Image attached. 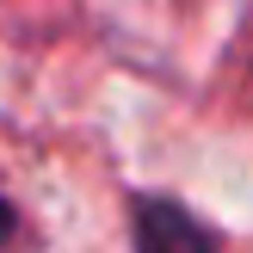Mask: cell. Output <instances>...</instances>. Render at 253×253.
Returning <instances> with one entry per match:
<instances>
[{"instance_id": "6da1fadb", "label": "cell", "mask_w": 253, "mask_h": 253, "mask_svg": "<svg viewBox=\"0 0 253 253\" xmlns=\"http://www.w3.org/2000/svg\"><path fill=\"white\" fill-rule=\"evenodd\" d=\"M130 235H136V253H222L216 235L167 192H136L130 198Z\"/></svg>"}, {"instance_id": "7a4b0ae2", "label": "cell", "mask_w": 253, "mask_h": 253, "mask_svg": "<svg viewBox=\"0 0 253 253\" xmlns=\"http://www.w3.org/2000/svg\"><path fill=\"white\" fill-rule=\"evenodd\" d=\"M12 235H19V210H12V198L0 192V253L12 247Z\"/></svg>"}]
</instances>
